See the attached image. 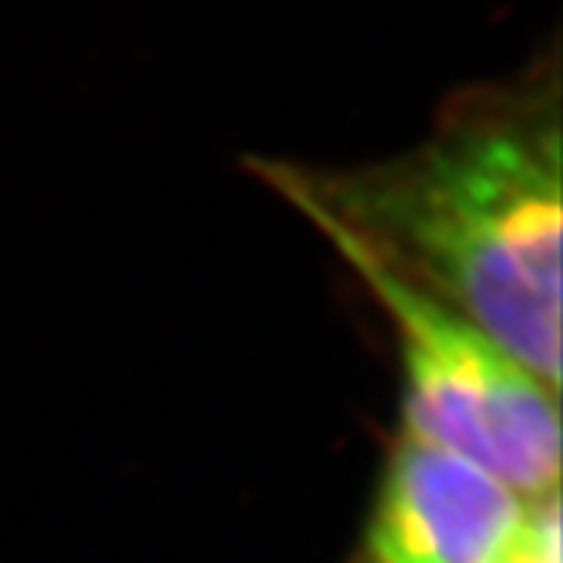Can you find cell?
Masks as SVG:
<instances>
[{"label": "cell", "mask_w": 563, "mask_h": 563, "mask_svg": "<svg viewBox=\"0 0 563 563\" xmlns=\"http://www.w3.org/2000/svg\"><path fill=\"white\" fill-rule=\"evenodd\" d=\"M354 251L454 307L561 388V54L451 91L420 144L357 166L247 157Z\"/></svg>", "instance_id": "cell-1"}, {"label": "cell", "mask_w": 563, "mask_h": 563, "mask_svg": "<svg viewBox=\"0 0 563 563\" xmlns=\"http://www.w3.org/2000/svg\"><path fill=\"white\" fill-rule=\"evenodd\" d=\"M395 322L404 366V429L488 470L526 501L558 495V391L454 307L339 251Z\"/></svg>", "instance_id": "cell-2"}, {"label": "cell", "mask_w": 563, "mask_h": 563, "mask_svg": "<svg viewBox=\"0 0 563 563\" xmlns=\"http://www.w3.org/2000/svg\"><path fill=\"white\" fill-rule=\"evenodd\" d=\"M532 504L483 466L404 429L363 529L361 563H492L523 532Z\"/></svg>", "instance_id": "cell-3"}, {"label": "cell", "mask_w": 563, "mask_h": 563, "mask_svg": "<svg viewBox=\"0 0 563 563\" xmlns=\"http://www.w3.org/2000/svg\"><path fill=\"white\" fill-rule=\"evenodd\" d=\"M492 563H561V504L558 495L532 504L523 532Z\"/></svg>", "instance_id": "cell-4"}]
</instances>
